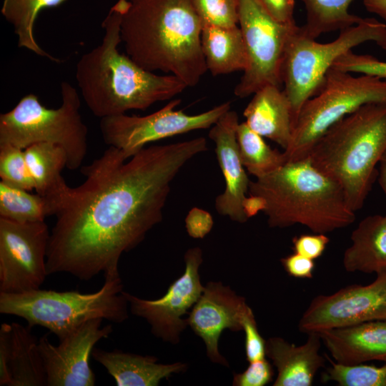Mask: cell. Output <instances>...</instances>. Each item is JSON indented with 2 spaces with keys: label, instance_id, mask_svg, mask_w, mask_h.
I'll list each match as a JSON object with an SVG mask.
<instances>
[{
  "label": "cell",
  "instance_id": "60d3db41",
  "mask_svg": "<svg viewBox=\"0 0 386 386\" xmlns=\"http://www.w3.org/2000/svg\"><path fill=\"white\" fill-rule=\"evenodd\" d=\"M242 206L244 212L249 219L264 210L265 202L258 195L249 194L244 199Z\"/></svg>",
  "mask_w": 386,
  "mask_h": 386
},
{
  "label": "cell",
  "instance_id": "83f0119b",
  "mask_svg": "<svg viewBox=\"0 0 386 386\" xmlns=\"http://www.w3.org/2000/svg\"><path fill=\"white\" fill-rule=\"evenodd\" d=\"M237 139L241 162L255 178L267 175L287 162L284 152L272 149L245 122L239 124Z\"/></svg>",
  "mask_w": 386,
  "mask_h": 386
},
{
  "label": "cell",
  "instance_id": "4fadbf2b",
  "mask_svg": "<svg viewBox=\"0 0 386 386\" xmlns=\"http://www.w3.org/2000/svg\"><path fill=\"white\" fill-rule=\"evenodd\" d=\"M386 320V272L369 284H352L312 299L298 323L302 333Z\"/></svg>",
  "mask_w": 386,
  "mask_h": 386
},
{
  "label": "cell",
  "instance_id": "603a6c76",
  "mask_svg": "<svg viewBox=\"0 0 386 386\" xmlns=\"http://www.w3.org/2000/svg\"><path fill=\"white\" fill-rule=\"evenodd\" d=\"M24 155L36 193L49 199L55 215L69 187L61 176L67 164L65 150L56 144L41 142L26 148Z\"/></svg>",
  "mask_w": 386,
  "mask_h": 386
},
{
  "label": "cell",
  "instance_id": "44dd1931",
  "mask_svg": "<svg viewBox=\"0 0 386 386\" xmlns=\"http://www.w3.org/2000/svg\"><path fill=\"white\" fill-rule=\"evenodd\" d=\"M92 357L114 379L118 386H157L163 379L186 369L181 362L159 364L154 356L94 348Z\"/></svg>",
  "mask_w": 386,
  "mask_h": 386
},
{
  "label": "cell",
  "instance_id": "836d02e7",
  "mask_svg": "<svg viewBox=\"0 0 386 386\" xmlns=\"http://www.w3.org/2000/svg\"><path fill=\"white\" fill-rule=\"evenodd\" d=\"M242 330L245 333V355L249 362L260 360L266 356V341L259 332L255 317L249 307L244 316Z\"/></svg>",
  "mask_w": 386,
  "mask_h": 386
},
{
  "label": "cell",
  "instance_id": "74e56055",
  "mask_svg": "<svg viewBox=\"0 0 386 386\" xmlns=\"http://www.w3.org/2000/svg\"><path fill=\"white\" fill-rule=\"evenodd\" d=\"M11 324L3 323L0 329V385L11 386L10 358L11 350Z\"/></svg>",
  "mask_w": 386,
  "mask_h": 386
},
{
  "label": "cell",
  "instance_id": "7402d4cb",
  "mask_svg": "<svg viewBox=\"0 0 386 386\" xmlns=\"http://www.w3.org/2000/svg\"><path fill=\"white\" fill-rule=\"evenodd\" d=\"M351 244L343 254L348 272L370 274L386 272V214L362 219L351 234Z\"/></svg>",
  "mask_w": 386,
  "mask_h": 386
},
{
  "label": "cell",
  "instance_id": "b9f144b4",
  "mask_svg": "<svg viewBox=\"0 0 386 386\" xmlns=\"http://www.w3.org/2000/svg\"><path fill=\"white\" fill-rule=\"evenodd\" d=\"M366 9L386 21V0H363Z\"/></svg>",
  "mask_w": 386,
  "mask_h": 386
},
{
  "label": "cell",
  "instance_id": "9a60e30c",
  "mask_svg": "<svg viewBox=\"0 0 386 386\" xmlns=\"http://www.w3.org/2000/svg\"><path fill=\"white\" fill-rule=\"evenodd\" d=\"M102 319L88 320L52 345L46 335L39 339L47 386H94L95 375L89 357L95 344L112 333L111 325L102 327Z\"/></svg>",
  "mask_w": 386,
  "mask_h": 386
},
{
  "label": "cell",
  "instance_id": "1f68e13d",
  "mask_svg": "<svg viewBox=\"0 0 386 386\" xmlns=\"http://www.w3.org/2000/svg\"><path fill=\"white\" fill-rule=\"evenodd\" d=\"M203 26L232 27L238 25L237 0H192Z\"/></svg>",
  "mask_w": 386,
  "mask_h": 386
},
{
  "label": "cell",
  "instance_id": "8992f818",
  "mask_svg": "<svg viewBox=\"0 0 386 386\" xmlns=\"http://www.w3.org/2000/svg\"><path fill=\"white\" fill-rule=\"evenodd\" d=\"M104 277L102 287L91 293L41 289L19 294L0 292V312L24 319L31 328L45 327L59 340L90 320L123 322L129 317L128 302L122 293L118 268L107 270Z\"/></svg>",
  "mask_w": 386,
  "mask_h": 386
},
{
  "label": "cell",
  "instance_id": "d590c367",
  "mask_svg": "<svg viewBox=\"0 0 386 386\" xmlns=\"http://www.w3.org/2000/svg\"><path fill=\"white\" fill-rule=\"evenodd\" d=\"M330 238L326 234H302L292 239L294 252L315 260L322 256Z\"/></svg>",
  "mask_w": 386,
  "mask_h": 386
},
{
  "label": "cell",
  "instance_id": "7a4b0ae2",
  "mask_svg": "<svg viewBox=\"0 0 386 386\" xmlns=\"http://www.w3.org/2000/svg\"><path fill=\"white\" fill-rule=\"evenodd\" d=\"M120 14L122 42L135 63L174 75L187 87L199 84L207 68L203 24L192 0H128Z\"/></svg>",
  "mask_w": 386,
  "mask_h": 386
},
{
  "label": "cell",
  "instance_id": "ffe728a7",
  "mask_svg": "<svg viewBox=\"0 0 386 386\" xmlns=\"http://www.w3.org/2000/svg\"><path fill=\"white\" fill-rule=\"evenodd\" d=\"M245 123L254 132L279 144L288 147L295 127L290 102L284 89L267 85L253 94L243 112Z\"/></svg>",
  "mask_w": 386,
  "mask_h": 386
},
{
  "label": "cell",
  "instance_id": "5b68a950",
  "mask_svg": "<svg viewBox=\"0 0 386 386\" xmlns=\"http://www.w3.org/2000/svg\"><path fill=\"white\" fill-rule=\"evenodd\" d=\"M386 151V101L370 102L331 127L307 159L342 188L350 207L361 209Z\"/></svg>",
  "mask_w": 386,
  "mask_h": 386
},
{
  "label": "cell",
  "instance_id": "7bdbcfd3",
  "mask_svg": "<svg viewBox=\"0 0 386 386\" xmlns=\"http://www.w3.org/2000/svg\"><path fill=\"white\" fill-rule=\"evenodd\" d=\"M378 180L382 190L386 197V151L379 162Z\"/></svg>",
  "mask_w": 386,
  "mask_h": 386
},
{
  "label": "cell",
  "instance_id": "d4e9b609",
  "mask_svg": "<svg viewBox=\"0 0 386 386\" xmlns=\"http://www.w3.org/2000/svg\"><path fill=\"white\" fill-rule=\"evenodd\" d=\"M11 327V386H47L39 340L29 326L13 322Z\"/></svg>",
  "mask_w": 386,
  "mask_h": 386
},
{
  "label": "cell",
  "instance_id": "cb8c5ba5",
  "mask_svg": "<svg viewBox=\"0 0 386 386\" xmlns=\"http://www.w3.org/2000/svg\"><path fill=\"white\" fill-rule=\"evenodd\" d=\"M201 46L207 70L213 76L244 71L248 66L247 52L238 25L203 26Z\"/></svg>",
  "mask_w": 386,
  "mask_h": 386
},
{
  "label": "cell",
  "instance_id": "2e32d148",
  "mask_svg": "<svg viewBox=\"0 0 386 386\" xmlns=\"http://www.w3.org/2000/svg\"><path fill=\"white\" fill-rule=\"evenodd\" d=\"M249 309L244 297L221 282H210L204 287L187 320L188 325L204 341L210 360L228 366L218 350L219 338L225 329L242 330L243 318Z\"/></svg>",
  "mask_w": 386,
  "mask_h": 386
},
{
  "label": "cell",
  "instance_id": "f546056e",
  "mask_svg": "<svg viewBox=\"0 0 386 386\" xmlns=\"http://www.w3.org/2000/svg\"><path fill=\"white\" fill-rule=\"evenodd\" d=\"M322 374L324 382L334 381L340 386H386V363L382 366L358 364L345 365L330 361Z\"/></svg>",
  "mask_w": 386,
  "mask_h": 386
},
{
  "label": "cell",
  "instance_id": "6da1fadb",
  "mask_svg": "<svg viewBox=\"0 0 386 386\" xmlns=\"http://www.w3.org/2000/svg\"><path fill=\"white\" fill-rule=\"evenodd\" d=\"M207 150L200 137L144 147L127 158L109 147L82 167L85 181L67 187L51 232L48 275L65 272L89 281L118 268L124 252L136 247L159 223L172 181L185 164Z\"/></svg>",
  "mask_w": 386,
  "mask_h": 386
},
{
  "label": "cell",
  "instance_id": "484cf974",
  "mask_svg": "<svg viewBox=\"0 0 386 386\" xmlns=\"http://www.w3.org/2000/svg\"><path fill=\"white\" fill-rule=\"evenodd\" d=\"M67 0H2L1 12L14 28L18 37V46L33 51L35 54L60 62L45 51L34 35L35 21L39 12L45 9L59 6Z\"/></svg>",
  "mask_w": 386,
  "mask_h": 386
},
{
  "label": "cell",
  "instance_id": "8d00e7d4",
  "mask_svg": "<svg viewBox=\"0 0 386 386\" xmlns=\"http://www.w3.org/2000/svg\"><path fill=\"white\" fill-rule=\"evenodd\" d=\"M212 214L202 209L193 207L185 218V227L188 234L194 239H203L212 229Z\"/></svg>",
  "mask_w": 386,
  "mask_h": 386
},
{
  "label": "cell",
  "instance_id": "277c9868",
  "mask_svg": "<svg viewBox=\"0 0 386 386\" xmlns=\"http://www.w3.org/2000/svg\"><path fill=\"white\" fill-rule=\"evenodd\" d=\"M248 193L263 198V212L273 228L301 224L313 233L327 234L352 224L356 218L340 186L307 158L287 162L250 181Z\"/></svg>",
  "mask_w": 386,
  "mask_h": 386
},
{
  "label": "cell",
  "instance_id": "d6a6232c",
  "mask_svg": "<svg viewBox=\"0 0 386 386\" xmlns=\"http://www.w3.org/2000/svg\"><path fill=\"white\" fill-rule=\"evenodd\" d=\"M332 68L386 79V61H380L371 55L357 54L352 50L338 58Z\"/></svg>",
  "mask_w": 386,
  "mask_h": 386
},
{
  "label": "cell",
  "instance_id": "f1b7e54d",
  "mask_svg": "<svg viewBox=\"0 0 386 386\" xmlns=\"http://www.w3.org/2000/svg\"><path fill=\"white\" fill-rule=\"evenodd\" d=\"M51 215L54 211L46 197L0 182V217L25 223L43 222Z\"/></svg>",
  "mask_w": 386,
  "mask_h": 386
},
{
  "label": "cell",
  "instance_id": "5bb4252c",
  "mask_svg": "<svg viewBox=\"0 0 386 386\" xmlns=\"http://www.w3.org/2000/svg\"><path fill=\"white\" fill-rule=\"evenodd\" d=\"M183 274L172 282L166 294L157 300H144L122 292L133 315L142 317L151 326L157 337L176 344L181 332L188 325L182 317L192 307L202 295V286L199 268L202 262L199 247L188 249L184 255Z\"/></svg>",
  "mask_w": 386,
  "mask_h": 386
},
{
  "label": "cell",
  "instance_id": "ac0fdd59",
  "mask_svg": "<svg viewBox=\"0 0 386 386\" xmlns=\"http://www.w3.org/2000/svg\"><path fill=\"white\" fill-rule=\"evenodd\" d=\"M318 334L335 362L345 365L371 360L386 362V320L329 329Z\"/></svg>",
  "mask_w": 386,
  "mask_h": 386
},
{
  "label": "cell",
  "instance_id": "f35d334b",
  "mask_svg": "<svg viewBox=\"0 0 386 386\" xmlns=\"http://www.w3.org/2000/svg\"><path fill=\"white\" fill-rule=\"evenodd\" d=\"M262 8L276 21L296 24L294 19L295 0H257Z\"/></svg>",
  "mask_w": 386,
  "mask_h": 386
},
{
  "label": "cell",
  "instance_id": "9c48e42d",
  "mask_svg": "<svg viewBox=\"0 0 386 386\" xmlns=\"http://www.w3.org/2000/svg\"><path fill=\"white\" fill-rule=\"evenodd\" d=\"M386 101V79L331 68L319 91L302 107L290 142L284 154L286 162L307 159L315 142L334 124L361 106Z\"/></svg>",
  "mask_w": 386,
  "mask_h": 386
},
{
  "label": "cell",
  "instance_id": "e0dca14e",
  "mask_svg": "<svg viewBox=\"0 0 386 386\" xmlns=\"http://www.w3.org/2000/svg\"><path fill=\"white\" fill-rule=\"evenodd\" d=\"M239 124L237 114L229 109L211 127L208 135L214 144L225 182L223 193L215 199V208L219 214L234 222L244 223L248 218L242 204L249 192L250 180L239 157L237 139Z\"/></svg>",
  "mask_w": 386,
  "mask_h": 386
},
{
  "label": "cell",
  "instance_id": "4316f807",
  "mask_svg": "<svg viewBox=\"0 0 386 386\" xmlns=\"http://www.w3.org/2000/svg\"><path fill=\"white\" fill-rule=\"evenodd\" d=\"M306 10L304 33L316 39L324 33L341 31L360 22L363 18L349 12L353 0H301Z\"/></svg>",
  "mask_w": 386,
  "mask_h": 386
},
{
  "label": "cell",
  "instance_id": "3957f363",
  "mask_svg": "<svg viewBox=\"0 0 386 386\" xmlns=\"http://www.w3.org/2000/svg\"><path fill=\"white\" fill-rule=\"evenodd\" d=\"M102 27L101 44L81 56L75 72L81 94L94 115L102 119L129 110H145L187 88L174 75L147 71L119 52L120 13L110 9Z\"/></svg>",
  "mask_w": 386,
  "mask_h": 386
},
{
  "label": "cell",
  "instance_id": "4dcf8cb0",
  "mask_svg": "<svg viewBox=\"0 0 386 386\" xmlns=\"http://www.w3.org/2000/svg\"><path fill=\"white\" fill-rule=\"evenodd\" d=\"M1 182L31 191L34 184L29 171L24 150L10 144H0Z\"/></svg>",
  "mask_w": 386,
  "mask_h": 386
},
{
  "label": "cell",
  "instance_id": "d6986e66",
  "mask_svg": "<svg viewBox=\"0 0 386 386\" xmlns=\"http://www.w3.org/2000/svg\"><path fill=\"white\" fill-rule=\"evenodd\" d=\"M306 342L297 346L282 337L266 341V356L277 368L274 386H311L325 359L320 354L322 340L318 332L307 333Z\"/></svg>",
  "mask_w": 386,
  "mask_h": 386
},
{
  "label": "cell",
  "instance_id": "e575fe53",
  "mask_svg": "<svg viewBox=\"0 0 386 386\" xmlns=\"http://www.w3.org/2000/svg\"><path fill=\"white\" fill-rule=\"evenodd\" d=\"M249 363L244 372L234 375L233 385L264 386L272 381L273 369L265 358Z\"/></svg>",
  "mask_w": 386,
  "mask_h": 386
},
{
  "label": "cell",
  "instance_id": "7c38bea8",
  "mask_svg": "<svg viewBox=\"0 0 386 386\" xmlns=\"http://www.w3.org/2000/svg\"><path fill=\"white\" fill-rule=\"evenodd\" d=\"M49 237L44 221L20 223L0 217V292L40 289L48 275Z\"/></svg>",
  "mask_w": 386,
  "mask_h": 386
},
{
  "label": "cell",
  "instance_id": "30bf717a",
  "mask_svg": "<svg viewBox=\"0 0 386 386\" xmlns=\"http://www.w3.org/2000/svg\"><path fill=\"white\" fill-rule=\"evenodd\" d=\"M238 26L248 56V66L234 93L247 97L267 85L282 87V70L290 36L297 26L279 23L257 0H237Z\"/></svg>",
  "mask_w": 386,
  "mask_h": 386
},
{
  "label": "cell",
  "instance_id": "ee69618b",
  "mask_svg": "<svg viewBox=\"0 0 386 386\" xmlns=\"http://www.w3.org/2000/svg\"><path fill=\"white\" fill-rule=\"evenodd\" d=\"M128 0H118L115 4L118 6H124Z\"/></svg>",
  "mask_w": 386,
  "mask_h": 386
},
{
  "label": "cell",
  "instance_id": "ba28073f",
  "mask_svg": "<svg viewBox=\"0 0 386 386\" xmlns=\"http://www.w3.org/2000/svg\"><path fill=\"white\" fill-rule=\"evenodd\" d=\"M367 41H374L386 49V25L374 18H363L340 31L338 37L327 43L317 42L308 36L301 26L293 29L286 46L282 79L295 125L302 107L319 91L337 59Z\"/></svg>",
  "mask_w": 386,
  "mask_h": 386
},
{
  "label": "cell",
  "instance_id": "ab89813d",
  "mask_svg": "<svg viewBox=\"0 0 386 386\" xmlns=\"http://www.w3.org/2000/svg\"><path fill=\"white\" fill-rule=\"evenodd\" d=\"M280 261L289 275L296 278H312L315 267L313 259L294 252Z\"/></svg>",
  "mask_w": 386,
  "mask_h": 386
},
{
  "label": "cell",
  "instance_id": "8fae6325",
  "mask_svg": "<svg viewBox=\"0 0 386 386\" xmlns=\"http://www.w3.org/2000/svg\"><path fill=\"white\" fill-rule=\"evenodd\" d=\"M180 102L179 99H172L162 109L145 116L124 114L101 119L104 142L122 150L128 159L150 142L212 127L231 107L227 102L207 112L189 115L174 110Z\"/></svg>",
  "mask_w": 386,
  "mask_h": 386
},
{
  "label": "cell",
  "instance_id": "52a82bcc",
  "mask_svg": "<svg viewBox=\"0 0 386 386\" xmlns=\"http://www.w3.org/2000/svg\"><path fill=\"white\" fill-rule=\"evenodd\" d=\"M62 103L57 109L41 104L38 96L29 94L10 111L0 114V144L21 149L47 142L62 147L67 155L66 168L75 170L87 152L88 129L79 112L77 90L69 82L61 84Z\"/></svg>",
  "mask_w": 386,
  "mask_h": 386
}]
</instances>
